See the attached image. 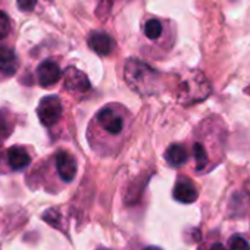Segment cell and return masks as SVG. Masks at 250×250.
Returning <instances> with one entry per match:
<instances>
[{"instance_id":"cell-1","label":"cell","mask_w":250,"mask_h":250,"mask_svg":"<svg viewBox=\"0 0 250 250\" xmlns=\"http://www.w3.org/2000/svg\"><path fill=\"white\" fill-rule=\"evenodd\" d=\"M124 78L128 87L140 96H152L161 88V74L139 59H128L125 62Z\"/></svg>"},{"instance_id":"cell-2","label":"cell","mask_w":250,"mask_h":250,"mask_svg":"<svg viewBox=\"0 0 250 250\" xmlns=\"http://www.w3.org/2000/svg\"><path fill=\"white\" fill-rule=\"evenodd\" d=\"M212 93L209 80L200 71H187L180 77L177 100L183 106H191L208 99Z\"/></svg>"},{"instance_id":"cell-3","label":"cell","mask_w":250,"mask_h":250,"mask_svg":"<svg viewBox=\"0 0 250 250\" xmlns=\"http://www.w3.org/2000/svg\"><path fill=\"white\" fill-rule=\"evenodd\" d=\"M63 107L58 96H46L40 100L37 107V115L44 127H52L62 116Z\"/></svg>"},{"instance_id":"cell-4","label":"cell","mask_w":250,"mask_h":250,"mask_svg":"<svg viewBox=\"0 0 250 250\" xmlns=\"http://www.w3.org/2000/svg\"><path fill=\"white\" fill-rule=\"evenodd\" d=\"M96 119L100 127L112 136H118L124 130V118L110 106H104L103 109H100Z\"/></svg>"},{"instance_id":"cell-5","label":"cell","mask_w":250,"mask_h":250,"mask_svg":"<svg viewBox=\"0 0 250 250\" xmlns=\"http://www.w3.org/2000/svg\"><path fill=\"white\" fill-rule=\"evenodd\" d=\"M63 85L71 93H85L90 90V81H88L87 75L74 66H69L65 71Z\"/></svg>"},{"instance_id":"cell-6","label":"cell","mask_w":250,"mask_h":250,"mask_svg":"<svg viewBox=\"0 0 250 250\" xmlns=\"http://www.w3.org/2000/svg\"><path fill=\"white\" fill-rule=\"evenodd\" d=\"M199 197L197 188L187 177H180L174 186V199L180 203H193Z\"/></svg>"},{"instance_id":"cell-7","label":"cell","mask_w":250,"mask_h":250,"mask_svg":"<svg viewBox=\"0 0 250 250\" xmlns=\"http://www.w3.org/2000/svg\"><path fill=\"white\" fill-rule=\"evenodd\" d=\"M61 75H62L61 68L53 61H44L37 68V78H39V84L42 87L55 85L61 80Z\"/></svg>"},{"instance_id":"cell-8","label":"cell","mask_w":250,"mask_h":250,"mask_svg":"<svg viewBox=\"0 0 250 250\" xmlns=\"http://www.w3.org/2000/svg\"><path fill=\"white\" fill-rule=\"evenodd\" d=\"M88 46L99 56H107L115 49V40L103 31H93L88 36Z\"/></svg>"},{"instance_id":"cell-9","label":"cell","mask_w":250,"mask_h":250,"mask_svg":"<svg viewBox=\"0 0 250 250\" xmlns=\"http://www.w3.org/2000/svg\"><path fill=\"white\" fill-rule=\"evenodd\" d=\"M56 167H58V172L59 177L65 181L69 183L75 178L77 175V162L74 159L72 155H69L68 152L62 150L56 155Z\"/></svg>"},{"instance_id":"cell-10","label":"cell","mask_w":250,"mask_h":250,"mask_svg":"<svg viewBox=\"0 0 250 250\" xmlns=\"http://www.w3.org/2000/svg\"><path fill=\"white\" fill-rule=\"evenodd\" d=\"M18 58L15 55V52L9 47L2 46L0 47V72L3 75H14L18 71Z\"/></svg>"},{"instance_id":"cell-11","label":"cell","mask_w":250,"mask_h":250,"mask_svg":"<svg viewBox=\"0 0 250 250\" xmlns=\"http://www.w3.org/2000/svg\"><path fill=\"white\" fill-rule=\"evenodd\" d=\"M6 158H8L9 167H11L12 169H15V171L24 169V168L28 167L30 162H31V158H30L28 152H27L24 147H21V146H14V147H11V149L8 150Z\"/></svg>"},{"instance_id":"cell-12","label":"cell","mask_w":250,"mask_h":250,"mask_svg":"<svg viewBox=\"0 0 250 250\" xmlns=\"http://www.w3.org/2000/svg\"><path fill=\"white\" fill-rule=\"evenodd\" d=\"M165 159L171 167H181L187 162L188 155L183 145H171L165 152Z\"/></svg>"},{"instance_id":"cell-13","label":"cell","mask_w":250,"mask_h":250,"mask_svg":"<svg viewBox=\"0 0 250 250\" xmlns=\"http://www.w3.org/2000/svg\"><path fill=\"white\" fill-rule=\"evenodd\" d=\"M193 156H194L197 171H202V169H205L208 167L209 156H208V152H206V149H205V146L202 143H194L193 145Z\"/></svg>"},{"instance_id":"cell-14","label":"cell","mask_w":250,"mask_h":250,"mask_svg":"<svg viewBox=\"0 0 250 250\" xmlns=\"http://www.w3.org/2000/svg\"><path fill=\"white\" fill-rule=\"evenodd\" d=\"M162 31H164V25L159 20L153 18L145 24V36L149 40H158L162 36Z\"/></svg>"},{"instance_id":"cell-15","label":"cell","mask_w":250,"mask_h":250,"mask_svg":"<svg viewBox=\"0 0 250 250\" xmlns=\"http://www.w3.org/2000/svg\"><path fill=\"white\" fill-rule=\"evenodd\" d=\"M228 246H229V250H250L249 241L244 237L238 235V234H235V235H232L229 238Z\"/></svg>"},{"instance_id":"cell-16","label":"cell","mask_w":250,"mask_h":250,"mask_svg":"<svg viewBox=\"0 0 250 250\" xmlns=\"http://www.w3.org/2000/svg\"><path fill=\"white\" fill-rule=\"evenodd\" d=\"M9 134H11V125L5 118V115L0 112V147L3 146V142L9 137Z\"/></svg>"},{"instance_id":"cell-17","label":"cell","mask_w":250,"mask_h":250,"mask_svg":"<svg viewBox=\"0 0 250 250\" xmlns=\"http://www.w3.org/2000/svg\"><path fill=\"white\" fill-rule=\"evenodd\" d=\"M11 33V21L5 12H0V40H3Z\"/></svg>"},{"instance_id":"cell-18","label":"cell","mask_w":250,"mask_h":250,"mask_svg":"<svg viewBox=\"0 0 250 250\" xmlns=\"http://www.w3.org/2000/svg\"><path fill=\"white\" fill-rule=\"evenodd\" d=\"M17 2H18L20 9L24 12H31L37 5V0H17Z\"/></svg>"},{"instance_id":"cell-19","label":"cell","mask_w":250,"mask_h":250,"mask_svg":"<svg viewBox=\"0 0 250 250\" xmlns=\"http://www.w3.org/2000/svg\"><path fill=\"white\" fill-rule=\"evenodd\" d=\"M209 250H227L221 243H213L210 247H209Z\"/></svg>"},{"instance_id":"cell-20","label":"cell","mask_w":250,"mask_h":250,"mask_svg":"<svg viewBox=\"0 0 250 250\" xmlns=\"http://www.w3.org/2000/svg\"><path fill=\"white\" fill-rule=\"evenodd\" d=\"M143 250H162V249L161 247H155V246H149V247H146Z\"/></svg>"}]
</instances>
